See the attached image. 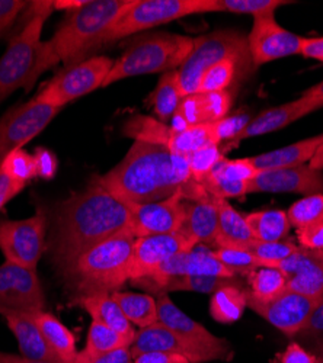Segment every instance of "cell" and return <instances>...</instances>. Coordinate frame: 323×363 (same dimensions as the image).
<instances>
[{
    "instance_id": "1",
    "label": "cell",
    "mask_w": 323,
    "mask_h": 363,
    "mask_svg": "<svg viewBox=\"0 0 323 363\" xmlns=\"http://www.w3.org/2000/svg\"><path fill=\"white\" fill-rule=\"evenodd\" d=\"M130 228L128 206L95 179L58 205L50 235L51 260L63 272L84 252Z\"/></svg>"
},
{
    "instance_id": "2",
    "label": "cell",
    "mask_w": 323,
    "mask_h": 363,
    "mask_svg": "<svg viewBox=\"0 0 323 363\" xmlns=\"http://www.w3.org/2000/svg\"><path fill=\"white\" fill-rule=\"evenodd\" d=\"M97 180L124 203H148L184 191L192 177L187 156L159 144L134 141L126 157Z\"/></svg>"
},
{
    "instance_id": "3",
    "label": "cell",
    "mask_w": 323,
    "mask_h": 363,
    "mask_svg": "<svg viewBox=\"0 0 323 363\" xmlns=\"http://www.w3.org/2000/svg\"><path fill=\"white\" fill-rule=\"evenodd\" d=\"M133 5L134 0H87L82 8L72 11L54 35L41 43L33 86L45 70L57 63L65 62L72 66L92 50L99 48L105 33Z\"/></svg>"
},
{
    "instance_id": "4",
    "label": "cell",
    "mask_w": 323,
    "mask_h": 363,
    "mask_svg": "<svg viewBox=\"0 0 323 363\" xmlns=\"http://www.w3.org/2000/svg\"><path fill=\"white\" fill-rule=\"evenodd\" d=\"M136 235L127 228L80 255L63 275L76 296L112 294L130 282V259Z\"/></svg>"
},
{
    "instance_id": "5",
    "label": "cell",
    "mask_w": 323,
    "mask_h": 363,
    "mask_svg": "<svg viewBox=\"0 0 323 363\" xmlns=\"http://www.w3.org/2000/svg\"><path fill=\"white\" fill-rule=\"evenodd\" d=\"M194 48V38L156 33L134 40L114 63L102 87L134 76L178 70Z\"/></svg>"
},
{
    "instance_id": "6",
    "label": "cell",
    "mask_w": 323,
    "mask_h": 363,
    "mask_svg": "<svg viewBox=\"0 0 323 363\" xmlns=\"http://www.w3.org/2000/svg\"><path fill=\"white\" fill-rule=\"evenodd\" d=\"M54 9V2L29 4V18L11 40L6 51L0 57V104L15 90L33 87L41 33L47 18Z\"/></svg>"
},
{
    "instance_id": "7",
    "label": "cell",
    "mask_w": 323,
    "mask_h": 363,
    "mask_svg": "<svg viewBox=\"0 0 323 363\" xmlns=\"http://www.w3.org/2000/svg\"><path fill=\"white\" fill-rule=\"evenodd\" d=\"M213 12H221L217 0H134V5L105 33L99 47L185 16Z\"/></svg>"
},
{
    "instance_id": "8",
    "label": "cell",
    "mask_w": 323,
    "mask_h": 363,
    "mask_svg": "<svg viewBox=\"0 0 323 363\" xmlns=\"http://www.w3.org/2000/svg\"><path fill=\"white\" fill-rule=\"evenodd\" d=\"M227 58H236L245 65L252 62L248 37L234 29H221V31L194 38L191 54L178 69L180 89L184 98L198 94V86L204 73Z\"/></svg>"
},
{
    "instance_id": "9",
    "label": "cell",
    "mask_w": 323,
    "mask_h": 363,
    "mask_svg": "<svg viewBox=\"0 0 323 363\" xmlns=\"http://www.w3.org/2000/svg\"><path fill=\"white\" fill-rule=\"evenodd\" d=\"M114 63V60L105 55L82 60L48 82L38 96L54 108L62 109L69 102L102 87Z\"/></svg>"
},
{
    "instance_id": "10",
    "label": "cell",
    "mask_w": 323,
    "mask_h": 363,
    "mask_svg": "<svg viewBox=\"0 0 323 363\" xmlns=\"http://www.w3.org/2000/svg\"><path fill=\"white\" fill-rule=\"evenodd\" d=\"M47 214L43 209L26 220H0V250L6 262L37 270L47 249Z\"/></svg>"
},
{
    "instance_id": "11",
    "label": "cell",
    "mask_w": 323,
    "mask_h": 363,
    "mask_svg": "<svg viewBox=\"0 0 323 363\" xmlns=\"http://www.w3.org/2000/svg\"><path fill=\"white\" fill-rule=\"evenodd\" d=\"M58 111L60 109L47 104L37 95L34 99L15 106L0 118V163L15 150L22 148L40 135Z\"/></svg>"
},
{
    "instance_id": "12",
    "label": "cell",
    "mask_w": 323,
    "mask_h": 363,
    "mask_svg": "<svg viewBox=\"0 0 323 363\" xmlns=\"http://www.w3.org/2000/svg\"><path fill=\"white\" fill-rule=\"evenodd\" d=\"M45 307L37 270L11 262L0 264V315L34 314Z\"/></svg>"
},
{
    "instance_id": "13",
    "label": "cell",
    "mask_w": 323,
    "mask_h": 363,
    "mask_svg": "<svg viewBox=\"0 0 323 363\" xmlns=\"http://www.w3.org/2000/svg\"><path fill=\"white\" fill-rule=\"evenodd\" d=\"M159 323L172 330L176 336H180L198 350L204 352L210 360L229 362L233 357V350L226 339H220L201 325L198 321L187 315L168 294H159L156 296Z\"/></svg>"
},
{
    "instance_id": "14",
    "label": "cell",
    "mask_w": 323,
    "mask_h": 363,
    "mask_svg": "<svg viewBox=\"0 0 323 363\" xmlns=\"http://www.w3.org/2000/svg\"><path fill=\"white\" fill-rule=\"evenodd\" d=\"M126 205L130 209V228L136 238L178 233L185 218L182 191L162 201Z\"/></svg>"
},
{
    "instance_id": "15",
    "label": "cell",
    "mask_w": 323,
    "mask_h": 363,
    "mask_svg": "<svg viewBox=\"0 0 323 363\" xmlns=\"http://www.w3.org/2000/svg\"><path fill=\"white\" fill-rule=\"evenodd\" d=\"M322 301V298H310L285 289L268 302H258L248 296V307L284 335L296 336Z\"/></svg>"
},
{
    "instance_id": "16",
    "label": "cell",
    "mask_w": 323,
    "mask_h": 363,
    "mask_svg": "<svg viewBox=\"0 0 323 363\" xmlns=\"http://www.w3.org/2000/svg\"><path fill=\"white\" fill-rule=\"evenodd\" d=\"M302 43L303 38L287 31L275 21L274 15L253 18L251 34L248 35L249 55L255 66L300 54Z\"/></svg>"
},
{
    "instance_id": "17",
    "label": "cell",
    "mask_w": 323,
    "mask_h": 363,
    "mask_svg": "<svg viewBox=\"0 0 323 363\" xmlns=\"http://www.w3.org/2000/svg\"><path fill=\"white\" fill-rule=\"evenodd\" d=\"M195 246L180 231L136 238L130 259V282L150 277L165 262Z\"/></svg>"
},
{
    "instance_id": "18",
    "label": "cell",
    "mask_w": 323,
    "mask_h": 363,
    "mask_svg": "<svg viewBox=\"0 0 323 363\" xmlns=\"http://www.w3.org/2000/svg\"><path fill=\"white\" fill-rule=\"evenodd\" d=\"M323 194V172L302 164L258 172L248 184V194Z\"/></svg>"
},
{
    "instance_id": "19",
    "label": "cell",
    "mask_w": 323,
    "mask_h": 363,
    "mask_svg": "<svg viewBox=\"0 0 323 363\" xmlns=\"http://www.w3.org/2000/svg\"><path fill=\"white\" fill-rule=\"evenodd\" d=\"M268 267L283 272L288 291L323 299V250L299 247L287 259Z\"/></svg>"
},
{
    "instance_id": "20",
    "label": "cell",
    "mask_w": 323,
    "mask_h": 363,
    "mask_svg": "<svg viewBox=\"0 0 323 363\" xmlns=\"http://www.w3.org/2000/svg\"><path fill=\"white\" fill-rule=\"evenodd\" d=\"M216 250V249H214ZM212 247L197 245L188 252H182L165 262L148 278L163 279L169 277H219L234 278V274L229 270L216 256Z\"/></svg>"
},
{
    "instance_id": "21",
    "label": "cell",
    "mask_w": 323,
    "mask_h": 363,
    "mask_svg": "<svg viewBox=\"0 0 323 363\" xmlns=\"http://www.w3.org/2000/svg\"><path fill=\"white\" fill-rule=\"evenodd\" d=\"M258 174L251 157L229 160L223 157L201 184L212 196L229 199L248 194V184Z\"/></svg>"
},
{
    "instance_id": "22",
    "label": "cell",
    "mask_w": 323,
    "mask_h": 363,
    "mask_svg": "<svg viewBox=\"0 0 323 363\" xmlns=\"http://www.w3.org/2000/svg\"><path fill=\"white\" fill-rule=\"evenodd\" d=\"M133 359L141 353L148 352H165L185 356L191 363L212 362L204 352L198 350L180 336H176L172 330L159 321L150 327L140 328L130 346Z\"/></svg>"
},
{
    "instance_id": "23",
    "label": "cell",
    "mask_w": 323,
    "mask_h": 363,
    "mask_svg": "<svg viewBox=\"0 0 323 363\" xmlns=\"http://www.w3.org/2000/svg\"><path fill=\"white\" fill-rule=\"evenodd\" d=\"M219 213L214 196L201 201L185 199V218L180 233L188 237L195 245L216 247Z\"/></svg>"
},
{
    "instance_id": "24",
    "label": "cell",
    "mask_w": 323,
    "mask_h": 363,
    "mask_svg": "<svg viewBox=\"0 0 323 363\" xmlns=\"http://www.w3.org/2000/svg\"><path fill=\"white\" fill-rule=\"evenodd\" d=\"M5 318L18 342L19 353L23 359L40 362H62L45 342L40 327L31 314H15Z\"/></svg>"
},
{
    "instance_id": "25",
    "label": "cell",
    "mask_w": 323,
    "mask_h": 363,
    "mask_svg": "<svg viewBox=\"0 0 323 363\" xmlns=\"http://www.w3.org/2000/svg\"><path fill=\"white\" fill-rule=\"evenodd\" d=\"M306 109L300 99L284 104L277 108H271L268 111L261 112L258 116L251 119L242 133L234 138L231 143L227 144V150L231 147H236L242 140L265 135L274 131H278L287 125H290L295 121L306 116Z\"/></svg>"
},
{
    "instance_id": "26",
    "label": "cell",
    "mask_w": 323,
    "mask_h": 363,
    "mask_svg": "<svg viewBox=\"0 0 323 363\" xmlns=\"http://www.w3.org/2000/svg\"><path fill=\"white\" fill-rule=\"evenodd\" d=\"M322 143H323V134H319L291 145L251 157V162L258 172L297 167L312 160V157L314 156Z\"/></svg>"
},
{
    "instance_id": "27",
    "label": "cell",
    "mask_w": 323,
    "mask_h": 363,
    "mask_svg": "<svg viewBox=\"0 0 323 363\" xmlns=\"http://www.w3.org/2000/svg\"><path fill=\"white\" fill-rule=\"evenodd\" d=\"M76 304L92 317V321L105 324L112 330L121 333L126 337L134 340L137 331L134 325L127 320L111 294L99 292L79 296L76 298Z\"/></svg>"
},
{
    "instance_id": "28",
    "label": "cell",
    "mask_w": 323,
    "mask_h": 363,
    "mask_svg": "<svg viewBox=\"0 0 323 363\" xmlns=\"http://www.w3.org/2000/svg\"><path fill=\"white\" fill-rule=\"evenodd\" d=\"M214 201L219 213L216 249H245L255 240L245 217L227 199L214 196Z\"/></svg>"
},
{
    "instance_id": "29",
    "label": "cell",
    "mask_w": 323,
    "mask_h": 363,
    "mask_svg": "<svg viewBox=\"0 0 323 363\" xmlns=\"http://www.w3.org/2000/svg\"><path fill=\"white\" fill-rule=\"evenodd\" d=\"M54 354L63 363H75L79 352L73 333L53 314L45 310L31 314Z\"/></svg>"
},
{
    "instance_id": "30",
    "label": "cell",
    "mask_w": 323,
    "mask_h": 363,
    "mask_svg": "<svg viewBox=\"0 0 323 363\" xmlns=\"http://www.w3.org/2000/svg\"><path fill=\"white\" fill-rule=\"evenodd\" d=\"M111 295L133 325L146 328L159 321L156 298L152 295L127 291H115Z\"/></svg>"
},
{
    "instance_id": "31",
    "label": "cell",
    "mask_w": 323,
    "mask_h": 363,
    "mask_svg": "<svg viewBox=\"0 0 323 363\" xmlns=\"http://www.w3.org/2000/svg\"><path fill=\"white\" fill-rule=\"evenodd\" d=\"M248 307V295L236 284L217 289L210 301V315L221 324L236 323Z\"/></svg>"
},
{
    "instance_id": "32",
    "label": "cell",
    "mask_w": 323,
    "mask_h": 363,
    "mask_svg": "<svg viewBox=\"0 0 323 363\" xmlns=\"http://www.w3.org/2000/svg\"><path fill=\"white\" fill-rule=\"evenodd\" d=\"M246 224L256 241H281L287 237L290 231V221L287 213L281 209H267L256 211L245 217Z\"/></svg>"
},
{
    "instance_id": "33",
    "label": "cell",
    "mask_w": 323,
    "mask_h": 363,
    "mask_svg": "<svg viewBox=\"0 0 323 363\" xmlns=\"http://www.w3.org/2000/svg\"><path fill=\"white\" fill-rule=\"evenodd\" d=\"M182 99L184 95L180 89L178 70L162 74L158 86L149 96V102L152 104L158 119L165 124L169 123Z\"/></svg>"
},
{
    "instance_id": "34",
    "label": "cell",
    "mask_w": 323,
    "mask_h": 363,
    "mask_svg": "<svg viewBox=\"0 0 323 363\" xmlns=\"http://www.w3.org/2000/svg\"><path fill=\"white\" fill-rule=\"evenodd\" d=\"M246 277L251 288L246 294L258 302H268L287 289L285 277L281 270L275 267L258 266Z\"/></svg>"
},
{
    "instance_id": "35",
    "label": "cell",
    "mask_w": 323,
    "mask_h": 363,
    "mask_svg": "<svg viewBox=\"0 0 323 363\" xmlns=\"http://www.w3.org/2000/svg\"><path fill=\"white\" fill-rule=\"evenodd\" d=\"M246 66L248 65L239 62L236 58H227L212 66L204 73L199 82L198 94L223 92V90H227L231 86L234 77H236L239 69H243Z\"/></svg>"
},
{
    "instance_id": "36",
    "label": "cell",
    "mask_w": 323,
    "mask_h": 363,
    "mask_svg": "<svg viewBox=\"0 0 323 363\" xmlns=\"http://www.w3.org/2000/svg\"><path fill=\"white\" fill-rule=\"evenodd\" d=\"M133 343L131 339L126 337L121 333L112 330L111 327L101 324L98 321H92L87 330L86 346L83 349L84 353H105L111 350H116L121 347H130Z\"/></svg>"
},
{
    "instance_id": "37",
    "label": "cell",
    "mask_w": 323,
    "mask_h": 363,
    "mask_svg": "<svg viewBox=\"0 0 323 363\" xmlns=\"http://www.w3.org/2000/svg\"><path fill=\"white\" fill-rule=\"evenodd\" d=\"M290 225L297 230L323 223V194L307 195L295 202L287 211Z\"/></svg>"
},
{
    "instance_id": "38",
    "label": "cell",
    "mask_w": 323,
    "mask_h": 363,
    "mask_svg": "<svg viewBox=\"0 0 323 363\" xmlns=\"http://www.w3.org/2000/svg\"><path fill=\"white\" fill-rule=\"evenodd\" d=\"M299 246H296L292 241H273V243H265V241H256L253 240L243 250L249 252L256 260L259 266H270L273 263L281 262L291 256Z\"/></svg>"
},
{
    "instance_id": "39",
    "label": "cell",
    "mask_w": 323,
    "mask_h": 363,
    "mask_svg": "<svg viewBox=\"0 0 323 363\" xmlns=\"http://www.w3.org/2000/svg\"><path fill=\"white\" fill-rule=\"evenodd\" d=\"M2 169L8 173L11 179H13L16 184L26 186L29 180L37 177V166L35 157L29 155L23 148L15 150L2 163Z\"/></svg>"
},
{
    "instance_id": "40",
    "label": "cell",
    "mask_w": 323,
    "mask_h": 363,
    "mask_svg": "<svg viewBox=\"0 0 323 363\" xmlns=\"http://www.w3.org/2000/svg\"><path fill=\"white\" fill-rule=\"evenodd\" d=\"M217 2L221 12L246 13L253 18L274 15L280 6L288 5L285 0H217Z\"/></svg>"
},
{
    "instance_id": "41",
    "label": "cell",
    "mask_w": 323,
    "mask_h": 363,
    "mask_svg": "<svg viewBox=\"0 0 323 363\" xmlns=\"http://www.w3.org/2000/svg\"><path fill=\"white\" fill-rule=\"evenodd\" d=\"M198 96L202 124H216L227 116L231 105V95L229 90H223V92L198 94Z\"/></svg>"
},
{
    "instance_id": "42",
    "label": "cell",
    "mask_w": 323,
    "mask_h": 363,
    "mask_svg": "<svg viewBox=\"0 0 323 363\" xmlns=\"http://www.w3.org/2000/svg\"><path fill=\"white\" fill-rule=\"evenodd\" d=\"M188 157L191 177L195 182H201L209 176V173L214 169V166L224 157L219 145H209L199 148Z\"/></svg>"
},
{
    "instance_id": "43",
    "label": "cell",
    "mask_w": 323,
    "mask_h": 363,
    "mask_svg": "<svg viewBox=\"0 0 323 363\" xmlns=\"http://www.w3.org/2000/svg\"><path fill=\"white\" fill-rule=\"evenodd\" d=\"M217 259L229 269L234 275L245 274L256 269L258 260L243 249H216L214 250Z\"/></svg>"
},
{
    "instance_id": "44",
    "label": "cell",
    "mask_w": 323,
    "mask_h": 363,
    "mask_svg": "<svg viewBox=\"0 0 323 363\" xmlns=\"http://www.w3.org/2000/svg\"><path fill=\"white\" fill-rule=\"evenodd\" d=\"M249 121L251 119L246 115H233V116H226L221 121H219V123H216L214 130H216V137L219 140V144L231 143L242 133V130L246 127Z\"/></svg>"
},
{
    "instance_id": "45",
    "label": "cell",
    "mask_w": 323,
    "mask_h": 363,
    "mask_svg": "<svg viewBox=\"0 0 323 363\" xmlns=\"http://www.w3.org/2000/svg\"><path fill=\"white\" fill-rule=\"evenodd\" d=\"M133 356L130 347H121L105 353L79 352L75 363H131Z\"/></svg>"
},
{
    "instance_id": "46",
    "label": "cell",
    "mask_w": 323,
    "mask_h": 363,
    "mask_svg": "<svg viewBox=\"0 0 323 363\" xmlns=\"http://www.w3.org/2000/svg\"><path fill=\"white\" fill-rule=\"evenodd\" d=\"M28 6L22 0H0V37H4L13 25L18 15Z\"/></svg>"
},
{
    "instance_id": "47",
    "label": "cell",
    "mask_w": 323,
    "mask_h": 363,
    "mask_svg": "<svg viewBox=\"0 0 323 363\" xmlns=\"http://www.w3.org/2000/svg\"><path fill=\"white\" fill-rule=\"evenodd\" d=\"M35 166H37V177L50 180L55 176L58 162L57 157L47 148H37L35 150Z\"/></svg>"
},
{
    "instance_id": "48",
    "label": "cell",
    "mask_w": 323,
    "mask_h": 363,
    "mask_svg": "<svg viewBox=\"0 0 323 363\" xmlns=\"http://www.w3.org/2000/svg\"><path fill=\"white\" fill-rule=\"evenodd\" d=\"M277 363H320V360L297 343H290L285 350L277 354Z\"/></svg>"
},
{
    "instance_id": "49",
    "label": "cell",
    "mask_w": 323,
    "mask_h": 363,
    "mask_svg": "<svg viewBox=\"0 0 323 363\" xmlns=\"http://www.w3.org/2000/svg\"><path fill=\"white\" fill-rule=\"evenodd\" d=\"M297 240L300 247L310 250H323V223L297 230Z\"/></svg>"
},
{
    "instance_id": "50",
    "label": "cell",
    "mask_w": 323,
    "mask_h": 363,
    "mask_svg": "<svg viewBox=\"0 0 323 363\" xmlns=\"http://www.w3.org/2000/svg\"><path fill=\"white\" fill-rule=\"evenodd\" d=\"M176 112L181 113L184 119L188 123L190 127L192 125H199L202 124V118H201V106H199V96L198 94L185 96Z\"/></svg>"
},
{
    "instance_id": "51",
    "label": "cell",
    "mask_w": 323,
    "mask_h": 363,
    "mask_svg": "<svg viewBox=\"0 0 323 363\" xmlns=\"http://www.w3.org/2000/svg\"><path fill=\"white\" fill-rule=\"evenodd\" d=\"M131 363H191L185 356L165 352L141 353L133 359Z\"/></svg>"
},
{
    "instance_id": "52",
    "label": "cell",
    "mask_w": 323,
    "mask_h": 363,
    "mask_svg": "<svg viewBox=\"0 0 323 363\" xmlns=\"http://www.w3.org/2000/svg\"><path fill=\"white\" fill-rule=\"evenodd\" d=\"M23 185L16 184L13 179L8 176V173L0 166V209H2L11 199H13L21 191H23Z\"/></svg>"
},
{
    "instance_id": "53",
    "label": "cell",
    "mask_w": 323,
    "mask_h": 363,
    "mask_svg": "<svg viewBox=\"0 0 323 363\" xmlns=\"http://www.w3.org/2000/svg\"><path fill=\"white\" fill-rule=\"evenodd\" d=\"M299 335L307 337H319L323 336V301L316 307V310L310 314L305 327L300 330Z\"/></svg>"
},
{
    "instance_id": "54",
    "label": "cell",
    "mask_w": 323,
    "mask_h": 363,
    "mask_svg": "<svg viewBox=\"0 0 323 363\" xmlns=\"http://www.w3.org/2000/svg\"><path fill=\"white\" fill-rule=\"evenodd\" d=\"M299 99L303 104L307 115L323 108V82L306 90V92L302 95V98Z\"/></svg>"
},
{
    "instance_id": "55",
    "label": "cell",
    "mask_w": 323,
    "mask_h": 363,
    "mask_svg": "<svg viewBox=\"0 0 323 363\" xmlns=\"http://www.w3.org/2000/svg\"><path fill=\"white\" fill-rule=\"evenodd\" d=\"M307 58H314L323 63V37L303 38L302 52Z\"/></svg>"
},
{
    "instance_id": "56",
    "label": "cell",
    "mask_w": 323,
    "mask_h": 363,
    "mask_svg": "<svg viewBox=\"0 0 323 363\" xmlns=\"http://www.w3.org/2000/svg\"><path fill=\"white\" fill-rule=\"evenodd\" d=\"M0 363H62V362H40V360H28L21 354H11L0 352Z\"/></svg>"
},
{
    "instance_id": "57",
    "label": "cell",
    "mask_w": 323,
    "mask_h": 363,
    "mask_svg": "<svg viewBox=\"0 0 323 363\" xmlns=\"http://www.w3.org/2000/svg\"><path fill=\"white\" fill-rule=\"evenodd\" d=\"M87 0H55L54 2V9H67V11H75L82 8Z\"/></svg>"
},
{
    "instance_id": "58",
    "label": "cell",
    "mask_w": 323,
    "mask_h": 363,
    "mask_svg": "<svg viewBox=\"0 0 323 363\" xmlns=\"http://www.w3.org/2000/svg\"><path fill=\"white\" fill-rule=\"evenodd\" d=\"M309 166H310L312 169H314V170H320V172L323 170V143L320 144V147L317 148L314 156L312 157Z\"/></svg>"
},
{
    "instance_id": "59",
    "label": "cell",
    "mask_w": 323,
    "mask_h": 363,
    "mask_svg": "<svg viewBox=\"0 0 323 363\" xmlns=\"http://www.w3.org/2000/svg\"><path fill=\"white\" fill-rule=\"evenodd\" d=\"M322 362H323V347H322Z\"/></svg>"
}]
</instances>
